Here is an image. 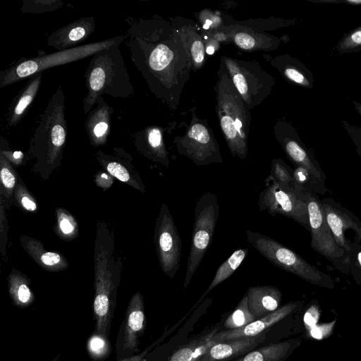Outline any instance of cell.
<instances>
[{
  "mask_svg": "<svg viewBox=\"0 0 361 361\" xmlns=\"http://www.w3.org/2000/svg\"><path fill=\"white\" fill-rule=\"evenodd\" d=\"M341 122L356 147V152L361 159V127L351 124L345 120H341Z\"/></svg>",
  "mask_w": 361,
  "mask_h": 361,
  "instance_id": "obj_44",
  "label": "cell"
},
{
  "mask_svg": "<svg viewBox=\"0 0 361 361\" xmlns=\"http://www.w3.org/2000/svg\"><path fill=\"white\" fill-rule=\"evenodd\" d=\"M0 165L1 195H4L5 198L9 199L16 186V173L11 163L1 153H0Z\"/></svg>",
  "mask_w": 361,
  "mask_h": 361,
  "instance_id": "obj_35",
  "label": "cell"
},
{
  "mask_svg": "<svg viewBox=\"0 0 361 361\" xmlns=\"http://www.w3.org/2000/svg\"><path fill=\"white\" fill-rule=\"evenodd\" d=\"M334 50L338 55L357 52L361 50V25L343 35Z\"/></svg>",
  "mask_w": 361,
  "mask_h": 361,
  "instance_id": "obj_36",
  "label": "cell"
},
{
  "mask_svg": "<svg viewBox=\"0 0 361 361\" xmlns=\"http://www.w3.org/2000/svg\"><path fill=\"white\" fill-rule=\"evenodd\" d=\"M216 114L227 145L233 157L245 159L251 116L221 61L215 86Z\"/></svg>",
  "mask_w": 361,
  "mask_h": 361,
  "instance_id": "obj_4",
  "label": "cell"
},
{
  "mask_svg": "<svg viewBox=\"0 0 361 361\" xmlns=\"http://www.w3.org/2000/svg\"><path fill=\"white\" fill-rule=\"evenodd\" d=\"M87 351L92 361H103L111 353L108 338L93 334L87 341Z\"/></svg>",
  "mask_w": 361,
  "mask_h": 361,
  "instance_id": "obj_37",
  "label": "cell"
},
{
  "mask_svg": "<svg viewBox=\"0 0 361 361\" xmlns=\"http://www.w3.org/2000/svg\"><path fill=\"white\" fill-rule=\"evenodd\" d=\"M267 185L259 196V211L274 216L290 218L310 231L307 203L300 189L266 179Z\"/></svg>",
  "mask_w": 361,
  "mask_h": 361,
  "instance_id": "obj_11",
  "label": "cell"
},
{
  "mask_svg": "<svg viewBox=\"0 0 361 361\" xmlns=\"http://www.w3.org/2000/svg\"><path fill=\"white\" fill-rule=\"evenodd\" d=\"M120 44L92 56L84 75L87 90L83 99L85 114L92 110L98 97L104 94L123 99L133 96L134 88L119 49Z\"/></svg>",
  "mask_w": 361,
  "mask_h": 361,
  "instance_id": "obj_3",
  "label": "cell"
},
{
  "mask_svg": "<svg viewBox=\"0 0 361 361\" xmlns=\"http://www.w3.org/2000/svg\"><path fill=\"white\" fill-rule=\"evenodd\" d=\"M293 187H300L317 195H324L328 191L324 182L320 180L302 166H295L293 169Z\"/></svg>",
  "mask_w": 361,
  "mask_h": 361,
  "instance_id": "obj_33",
  "label": "cell"
},
{
  "mask_svg": "<svg viewBox=\"0 0 361 361\" xmlns=\"http://www.w3.org/2000/svg\"><path fill=\"white\" fill-rule=\"evenodd\" d=\"M177 30L189 54L192 67L200 68L204 61L206 52L201 36L190 25L183 26Z\"/></svg>",
  "mask_w": 361,
  "mask_h": 361,
  "instance_id": "obj_31",
  "label": "cell"
},
{
  "mask_svg": "<svg viewBox=\"0 0 361 361\" xmlns=\"http://www.w3.org/2000/svg\"><path fill=\"white\" fill-rule=\"evenodd\" d=\"M57 227L59 232L66 238H72L77 233L78 227L74 218L66 210L58 209Z\"/></svg>",
  "mask_w": 361,
  "mask_h": 361,
  "instance_id": "obj_40",
  "label": "cell"
},
{
  "mask_svg": "<svg viewBox=\"0 0 361 361\" xmlns=\"http://www.w3.org/2000/svg\"><path fill=\"white\" fill-rule=\"evenodd\" d=\"M274 131L276 139L295 166L306 169L325 183L326 175L313 152L306 147L291 123L281 120L276 123Z\"/></svg>",
  "mask_w": 361,
  "mask_h": 361,
  "instance_id": "obj_16",
  "label": "cell"
},
{
  "mask_svg": "<svg viewBox=\"0 0 361 361\" xmlns=\"http://www.w3.org/2000/svg\"><path fill=\"white\" fill-rule=\"evenodd\" d=\"M295 344L292 341L271 343L255 348L234 361H284Z\"/></svg>",
  "mask_w": 361,
  "mask_h": 361,
  "instance_id": "obj_28",
  "label": "cell"
},
{
  "mask_svg": "<svg viewBox=\"0 0 361 361\" xmlns=\"http://www.w3.org/2000/svg\"><path fill=\"white\" fill-rule=\"evenodd\" d=\"M1 209H0V245L1 254L3 258L6 257V243L7 233L8 230V221L6 218V207L4 204L3 198L1 197Z\"/></svg>",
  "mask_w": 361,
  "mask_h": 361,
  "instance_id": "obj_43",
  "label": "cell"
},
{
  "mask_svg": "<svg viewBox=\"0 0 361 361\" xmlns=\"http://www.w3.org/2000/svg\"><path fill=\"white\" fill-rule=\"evenodd\" d=\"M63 4L59 0H25L20 11L24 13H42L56 11Z\"/></svg>",
  "mask_w": 361,
  "mask_h": 361,
  "instance_id": "obj_39",
  "label": "cell"
},
{
  "mask_svg": "<svg viewBox=\"0 0 361 361\" xmlns=\"http://www.w3.org/2000/svg\"><path fill=\"white\" fill-rule=\"evenodd\" d=\"M325 330L321 326H314L312 327L310 334L311 336L316 339H321L325 334Z\"/></svg>",
  "mask_w": 361,
  "mask_h": 361,
  "instance_id": "obj_49",
  "label": "cell"
},
{
  "mask_svg": "<svg viewBox=\"0 0 361 361\" xmlns=\"http://www.w3.org/2000/svg\"><path fill=\"white\" fill-rule=\"evenodd\" d=\"M247 242L273 264L313 284L334 287L333 279L292 250L265 235L245 231Z\"/></svg>",
  "mask_w": 361,
  "mask_h": 361,
  "instance_id": "obj_7",
  "label": "cell"
},
{
  "mask_svg": "<svg viewBox=\"0 0 361 361\" xmlns=\"http://www.w3.org/2000/svg\"><path fill=\"white\" fill-rule=\"evenodd\" d=\"M20 243L27 253L42 269L49 271H60L68 267L63 255L45 250L43 245L36 239L21 235Z\"/></svg>",
  "mask_w": 361,
  "mask_h": 361,
  "instance_id": "obj_25",
  "label": "cell"
},
{
  "mask_svg": "<svg viewBox=\"0 0 361 361\" xmlns=\"http://www.w3.org/2000/svg\"><path fill=\"white\" fill-rule=\"evenodd\" d=\"M219 214L217 196L206 192L197 200L194 212V222L190 252L183 283L185 290L199 267L212 244Z\"/></svg>",
  "mask_w": 361,
  "mask_h": 361,
  "instance_id": "obj_8",
  "label": "cell"
},
{
  "mask_svg": "<svg viewBox=\"0 0 361 361\" xmlns=\"http://www.w3.org/2000/svg\"><path fill=\"white\" fill-rule=\"evenodd\" d=\"M219 324L175 351L167 361H200L209 348L215 343L212 337L219 331Z\"/></svg>",
  "mask_w": 361,
  "mask_h": 361,
  "instance_id": "obj_26",
  "label": "cell"
},
{
  "mask_svg": "<svg viewBox=\"0 0 361 361\" xmlns=\"http://www.w3.org/2000/svg\"><path fill=\"white\" fill-rule=\"evenodd\" d=\"M145 326L143 297L137 292L129 302L118 333L116 343L117 361L133 357L137 351L139 338L144 334Z\"/></svg>",
  "mask_w": 361,
  "mask_h": 361,
  "instance_id": "obj_14",
  "label": "cell"
},
{
  "mask_svg": "<svg viewBox=\"0 0 361 361\" xmlns=\"http://www.w3.org/2000/svg\"><path fill=\"white\" fill-rule=\"evenodd\" d=\"M93 17H82L51 32L47 44L56 51H63L80 46L94 31Z\"/></svg>",
  "mask_w": 361,
  "mask_h": 361,
  "instance_id": "obj_18",
  "label": "cell"
},
{
  "mask_svg": "<svg viewBox=\"0 0 361 361\" xmlns=\"http://www.w3.org/2000/svg\"><path fill=\"white\" fill-rule=\"evenodd\" d=\"M256 319L250 311L248 299L245 293L233 312L224 321V326L226 330L241 329Z\"/></svg>",
  "mask_w": 361,
  "mask_h": 361,
  "instance_id": "obj_34",
  "label": "cell"
},
{
  "mask_svg": "<svg viewBox=\"0 0 361 361\" xmlns=\"http://www.w3.org/2000/svg\"><path fill=\"white\" fill-rule=\"evenodd\" d=\"M67 137L65 96L59 85L40 114L30 142L29 154L36 165L54 169L62 158Z\"/></svg>",
  "mask_w": 361,
  "mask_h": 361,
  "instance_id": "obj_5",
  "label": "cell"
},
{
  "mask_svg": "<svg viewBox=\"0 0 361 361\" xmlns=\"http://www.w3.org/2000/svg\"><path fill=\"white\" fill-rule=\"evenodd\" d=\"M14 195L20 206L27 212H35L37 208L35 199L28 192L26 188L18 183L14 190Z\"/></svg>",
  "mask_w": 361,
  "mask_h": 361,
  "instance_id": "obj_42",
  "label": "cell"
},
{
  "mask_svg": "<svg viewBox=\"0 0 361 361\" xmlns=\"http://www.w3.org/2000/svg\"><path fill=\"white\" fill-rule=\"evenodd\" d=\"M271 63L289 82L307 89L313 88L312 72L297 58L283 54L277 56Z\"/></svg>",
  "mask_w": 361,
  "mask_h": 361,
  "instance_id": "obj_24",
  "label": "cell"
},
{
  "mask_svg": "<svg viewBox=\"0 0 361 361\" xmlns=\"http://www.w3.org/2000/svg\"><path fill=\"white\" fill-rule=\"evenodd\" d=\"M316 313H317V310L314 307H312L305 314L304 322L308 326L313 327L316 325L318 318Z\"/></svg>",
  "mask_w": 361,
  "mask_h": 361,
  "instance_id": "obj_47",
  "label": "cell"
},
{
  "mask_svg": "<svg viewBox=\"0 0 361 361\" xmlns=\"http://www.w3.org/2000/svg\"><path fill=\"white\" fill-rule=\"evenodd\" d=\"M246 295L250 311L257 319L279 309L281 300L280 290L269 285L250 287Z\"/></svg>",
  "mask_w": 361,
  "mask_h": 361,
  "instance_id": "obj_23",
  "label": "cell"
},
{
  "mask_svg": "<svg viewBox=\"0 0 361 361\" xmlns=\"http://www.w3.org/2000/svg\"><path fill=\"white\" fill-rule=\"evenodd\" d=\"M96 157L111 176L116 178L123 183L130 184L132 186L140 191H144L143 188L141 187L140 184L131 180V177L128 169L123 164L116 160L114 156L106 154L104 152L99 151L96 154Z\"/></svg>",
  "mask_w": 361,
  "mask_h": 361,
  "instance_id": "obj_32",
  "label": "cell"
},
{
  "mask_svg": "<svg viewBox=\"0 0 361 361\" xmlns=\"http://www.w3.org/2000/svg\"><path fill=\"white\" fill-rule=\"evenodd\" d=\"M298 305V302H289L274 312L256 319L245 326L231 330L218 331L213 337L214 343H219L240 338H250L266 333L267 331L285 317Z\"/></svg>",
  "mask_w": 361,
  "mask_h": 361,
  "instance_id": "obj_17",
  "label": "cell"
},
{
  "mask_svg": "<svg viewBox=\"0 0 361 361\" xmlns=\"http://www.w3.org/2000/svg\"><path fill=\"white\" fill-rule=\"evenodd\" d=\"M95 182L97 185L106 190L112 185L114 180L109 173L102 172L96 176Z\"/></svg>",
  "mask_w": 361,
  "mask_h": 361,
  "instance_id": "obj_46",
  "label": "cell"
},
{
  "mask_svg": "<svg viewBox=\"0 0 361 361\" xmlns=\"http://www.w3.org/2000/svg\"><path fill=\"white\" fill-rule=\"evenodd\" d=\"M206 53L211 55L213 54L215 51V47L212 45H207L205 49Z\"/></svg>",
  "mask_w": 361,
  "mask_h": 361,
  "instance_id": "obj_51",
  "label": "cell"
},
{
  "mask_svg": "<svg viewBox=\"0 0 361 361\" xmlns=\"http://www.w3.org/2000/svg\"><path fill=\"white\" fill-rule=\"evenodd\" d=\"M321 204L336 243L348 254L353 244L361 243V221L333 199L324 198Z\"/></svg>",
  "mask_w": 361,
  "mask_h": 361,
  "instance_id": "obj_15",
  "label": "cell"
},
{
  "mask_svg": "<svg viewBox=\"0 0 361 361\" xmlns=\"http://www.w3.org/2000/svg\"><path fill=\"white\" fill-rule=\"evenodd\" d=\"M349 271L355 279L361 282V244L354 243L348 252Z\"/></svg>",
  "mask_w": 361,
  "mask_h": 361,
  "instance_id": "obj_41",
  "label": "cell"
},
{
  "mask_svg": "<svg viewBox=\"0 0 361 361\" xmlns=\"http://www.w3.org/2000/svg\"><path fill=\"white\" fill-rule=\"evenodd\" d=\"M248 251L249 250L247 248H240L235 250L231 256L219 266L211 283L200 297L192 310L200 305L207 294L216 286L234 273L245 259Z\"/></svg>",
  "mask_w": 361,
  "mask_h": 361,
  "instance_id": "obj_29",
  "label": "cell"
},
{
  "mask_svg": "<svg viewBox=\"0 0 361 361\" xmlns=\"http://www.w3.org/2000/svg\"><path fill=\"white\" fill-rule=\"evenodd\" d=\"M175 142L178 152L199 166L223 162L212 131L199 120H193L185 134Z\"/></svg>",
  "mask_w": 361,
  "mask_h": 361,
  "instance_id": "obj_13",
  "label": "cell"
},
{
  "mask_svg": "<svg viewBox=\"0 0 361 361\" xmlns=\"http://www.w3.org/2000/svg\"><path fill=\"white\" fill-rule=\"evenodd\" d=\"M307 203L311 247L326 257L338 271L348 274V254L336 243L331 231L325 220L318 195L307 191L300 187Z\"/></svg>",
  "mask_w": 361,
  "mask_h": 361,
  "instance_id": "obj_10",
  "label": "cell"
},
{
  "mask_svg": "<svg viewBox=\"0 0 361 361\" xmlns=\"http://www.w3.org/2000/svg\"><path fill=\"white\" fill-rule=\"evenodd\" d=\"M94 334L109 338L116 304L121 262L114 256V233L104 221L97 224L94 252Z\"/></svg>",
  "mask_w": 361,
  "mask_h": 361,
  "instance_id": "obj_2",
  "label": "cell"
},
{
  "mask_svg": "<svg viewBox=\"0 0 361 361\" xmlns=\"http://www.w3.org/2000/svg\"><path fill=\"white\" fill-rule=\"evenodd\" d=\"M267 332L250 338H240L213 344L200 361H228L255 349L266 339Z\"/></svg>",
  "mask_w": 361,
  "mask_h": 361,
  "instance_id": "obj_20",
  "label": "cell"
},
{
  "mask_svg": "<svg viewBox=\"0 0 361 361\" xmlns=\"http://www.w3.org/2000/svg\"><path fill=\"white\" fill-rule=\"evenodd\" d=\"M96 107L87 115L85 128L90 144L96 147L106 143L111 129V116L114 109L104 99L98 97Z\"/></svg>",
  "mask_w": 361,
  "mask_h": 361,
  "instance_id": "obj_19",
  "label": "cell"
},
{
  "mask_svg": "<svg viewBox=\"0 0 361 361\" xmlns=\"http://www.w3.org/2000/svg\"></svg>",
  "mask_w": 361,
  "mask_h": 361,
  "instance_id": "obj_53",
  "label": "cell"
},
{
  "mask_svg": "<svg viewBox=\"0 0 361 361\" xmlns=\"http://www.w3.org/2000/svg\"><path fill=\"white\" fill-rule=\"evenodd\" d=\"M8 283L11 298L16 306L27 307L35 301L28 279L18 271L13 270L8 277Z\"/></svg>",
  "mask_w": 361,
  "mask_h": 361,
  "instance_id": "obj_30",
  "label": "cell"
},
{
  "mask_svg": "<svg viewBox=\"0 0 361 361\" xmlns=\"http://www.w3.org/2000/svg\"><path fill=\"white\" fill-rule=\"evenodd\" d=\"M59 356L56 357L53 360L51 361H59Z\"/></svg>",
  "mask_w": 361,
  "mask_h": 361,
  "instance_id": "obj_52",
  "label": "cell"
},
{
  "mask_svg": "<svg viewBox=\"0 0 361 361\" xmlns=\"http://www.w3.org/2000/svg\"><path fill=\"white\" fill-rule=\"evenodd\" d=\"M232 38L237 47L250 51L273 50L280 44V39L277 37L255 32L249 28L235 29Z\"/></svg>",
  "mask_w": 361,
  "mask_h": 361,
  "instance_id": "obj_27",
  "label": "cell"
},
{
  "mask_svg": "<svg viewBox=\"0 0 361 361\" xmlns=\"http://www.w3.org/2000/svg\"><path fill=\"white\" fill-rule=\"evenodd\" d=\"M312 3H320V4H343L347 5H361V0H308Z\"/></svg>",
  "mask_w": 361,
  "mask_h": 361,
  "instance_id": "obj_48",
  "label": "cell"
},
{
  "mask_svg": "<svg viewBox=\"0 0 361 361\" xmlns=\"http://www.w3.org/2000/svg\"><path fill=\"white\" fill-rule=\"evenodd\" d=\"M135 145L148 159L169 166L168 153L164 143L162 130L157 126H148L135 135Z\"/></svg>",
  "mask_w": 361,
  "mask_h": 361,
  "instance_id": "obj_21",
  "label": "cell"
},
{
  "mask_svg": "<svg viewBox=\"0 0 361 361\" xmlns=\"http://www.w3.org/2000/svg\"><path fill=\"white\" fill-rule=\"evenodd\" d=\"M353 104H354L355 110L357 111L358 114L360 116L361 120V102L357 101H353Z\"/></svg>",
  "mask_w": 361,
  "mask_h": 361,
  "instance_id": "obj_50",
  "label": "cell"
},
{
  "mask_svg": "<svg viewBox=\"0 0 361 361\" xmlns=\"http://www.w3.org/2000/svg\"><path fill=\"white\" fill-rule=\"evenodd\" d=\"M154 242L161 271L173 279L180 267L181 240L173 218L164 203L156 220Z\"/></svg>",
  "mask_w": 361,
  "mask_h": 361,
  "instance_id": "obj_12",
  "label": "cell"
},
{
  "mask_svg": "<svg viewBox=\"0 0 361 361\" xmlns=\"http://www.w3.org/2000/svg\"><path fill=\"white\" fill-rule=\"evenodd\" d=\"M0 153L3 154L11 163L16 165H19L23 162L24 154L20 151H12L1 149Z\"/></svg>",
  "mask_w": 361,
  "mask_h": 361,
  "instance_id": "obj_45",
  "label": "cell"
},
{
  "mask_svg": "<svg viewBox=\"0 0 361 361\" xmlns=\"http://www.w3.org/2000/svg\"><path fill=\"white\" fill-rule=\"evenodd\" d=\"M267 179L274 180L280 184L293 188V169L281 159H274L272 160L271 173Z\"/></svg>",
  "mask_w": 361,
  "mask_h": 361,
  "instance_id": "obj_38",
  "label": "cell"
},
{
  "mask_svg": "<svg viewBox=\"0 0 361 361\" xmlns=\"http://www.w3.org/2000/svg\"><path fill=\"white\" fill-rule=\"evenodd\" d=\"M127 24L125 39L132 62L150 91L174 109L192 66L179 32L157 18H128Z\"/></svg>",
  "mask_w": 361,
  "mask_h": 361,
  "instance_id": "obj_1",
  "label": "cell"
},
{
  "mask_svg": "<svg viewBox=\"0 0 361 361\" xmlns=\"http://www.w3.org/2000/svg\"><path fill=\"white\" fill-rule=\"evenodd\" d=\"M42 75L43 72H40L30 77L27 84L13 99L5 116L8 126H17L25 116L39 90Z\"/></svg>",
  "mask_w": 361,
  "mask_h": 361,
  "instance_id": "obj_22",
  "label": "cell"
},
{
  "mask_svg": "<svg viewBox=\"0 0 361 361\" xmlns=\"http://www.w3.org/2000/svg\"><path fill=\"white\" fill-rule=\"evenodd\" d=\"M221 61L250 110L262 103L270 94L275 79L257 62L238 60L226 56H221Z\"/></svg>",
  "mask_w": 361,
  "mask_h": 361,
  "instance_id": "obj_9",
  "label": "cell"
},
{
  "mask_svg": "<svg viewBox=\"0 0 361 361\" xmlns=\"http://www.w3.org/2000/svg\"><path fill=\"white\" fill-rule=\"evenodd\" d=\"M126 35H119L85 45H80L63 51H57L44 56H38L18 61L0 72V87H4L35 74L55 66L77 61L92 56L97 52L115 44L121 43Z\"/></svg>",
  "mask_w": 361,
  "mask_h": 361,
  "instance_id": "obj_6",
  "label": "cell"
}]
</instances>
